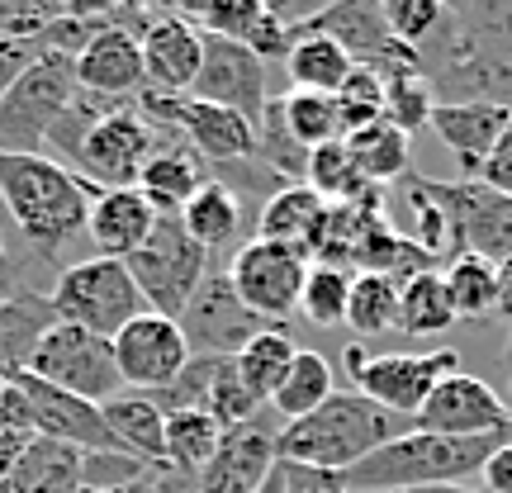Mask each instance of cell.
Masks as SVG:
<instances>
[{
	"mask_svg": "<svg viewBox=\"0 0 512 493\" xmlns=\"http://www.w3.org/2000/svg\"><path fill=\"white\" fill-rule=\"evenodd\" d=\"M437 105H498L512 114V0H456L418 48Z\"/></svg>",
	"mask_w": 512,
	"mask_h": 493,
	"instance_id": "obj_1",
	"label": "cell"
},
{
	"mask_svg": "<svg viewBox=\"0 0 512 493\" xmlns=\"http://www.w3.org/2000/svg\"><path fill=\"white\" fill-rule=\"evenodd\" d=\"M95 195H100L95 185H86L53 157L0 152V204L10 209L19 238L34 247L43 266H57L67 242L86 233Z\"/></svg>",
	"mask_w": 512,
	"mask_h": 493,
	"instance_id": "obj_2",
	"label": "cell"
},
{
	"mask_svg": "<svg viewBox=\"0 0 512 493\" xmlns=\"http://www.w3.org/2000/svg\"><path fill=\"white\" fill-rule=\"evenodd\" d=\"M413 432L408 418L384 413L380 403H370L356 389H337L318 413L280 427V460L290 465H309V470H328V475H347L351 465L375 456L380 446L394 437Z\"/></svg>",
	"mask_w": 512,
	"mask_h": 493,
	"instance_id": "obj_3",
	"label": "cell"
},
{
	"mask_svg": "<svg viewBox=\"0 0 512 493\" xmlns=\"http://www.w3.org/2000/svg\"><path fill=\"white\" fill-rule=\"evenodd\" d=\"M508 432L494 437H437V432H403L389 446H380L375 456L361 465H351L342 484L347 493H399V489H432V484H465L484 470V460L494 456Z\"/></svg>",
	"mask_w": 512,
	"mask_h": 493,
	"instance_id": "obj_4",
	"label": "cell"
},
{
	"mask_svg": "<svg viewBox=\"0 0 512 493\" xmlns=\"http://www.w3.org/2000/svg\"><path fill=\"white\" fill-rule=\"evenodd\" d=\"M48 304H53L57 323H72V328H86L95 337H119V332L143 318L147 304L133 275H128L124 261L114 256H86L76 266H62L48 290Z\"/></svg>",
	"mask_w": 512,
	"mask_h": 493,
	"instance_id": "obj_5",
	"label": "cell"
},
{
	"mask_svg": "<svg viewBox=\"0 0 512 493\" xmlns=\"http://www.w3.org/2000/svg\"><path fill=\"white\" fill-rule=\"evenodd\" d=\"M76 86V62L62 53H38L15 86L0 100V152H19V157H43V143L62 110L72 105Z\"/></svg>",
	"mask_w": 512,
	"mask_h": 493,
	"instance_id": "obj_6",
	"label": "cell"
},
{
	"mask_svg": "<svg viewBox=\"0 0 512 493\" xmlns=\"http://www.w3.org/2000/svg\"><path fill=\"white\" fill-rule=\"evenodd\" d=\"M342 366L356 394H366L370 403H380L384 413L408 418L418 413L427 394L437 389L446 375L460 370V351L456 347H437V351H389V356H366L361 342H351L342 351Z\"/></svg>",
	"mask_w": 512,
	"mask_h": 493,
	"instance_id": "obj_7",
	"label": "cell"
},
{
	"mask_svg": "<svg viewBox=\"0 0 512 493\" xmlns=\"http://www.w3.org/2000/svg\"><path fill=\"white\" fill-rule=\"evenodd\" d=\"M133 285L143 294L147 313L162 318H181V309L190 304V294L200 290V280L209 275L214 256L204 252L200 242L181 228V219H157L152 238L124 261Z\"/></svg>",
	"mask_w": 512,
	"mask_h": 493,
	"instance_id": "obj_8",
	"label": "cell"
},
{
	"mask_svg": "<svg viewBox=\"0 0 512 493\" xmlns=\"http://www.w3.org/2000/svg\"><path fill=\"white\" fill-rule=\"evenodd\" d=\"M299 34L337 38L356 67H366V72L384 76V81L418 67V48L394 38L380 0H337V5H323V10H304L299 19H290V38Z\"/></svg>",
	"mask_w": 512,
	"mask_h": 493,
	"instance_id": "obj_9",
	"label": "cell"
},
{
	"mask_svg": "<svg viewBox=\"0 0 512 493\" xmlns=\"http://www.w3.org/2000/svg\"><path fill=\"white\" fill-rule=\"evenodd\" d=\"M24 370L86 403H110L124 394L110 337H95V332L72 328V323H53V328L43 332Z\"/></svg>",
	"mask_w": 512,
	"mask_h": 493,
	"instance_id": "obj_10",
	"label": "cell"
},
{
	"mask_svg": "<svg viewBox=\"0 0 512 493\" xmlns=\"http://www.w3.org/2000/svg\"><path fill=\"white\" fill-rule=\"evenodd\" d=\"M162 143V128L147 124V114L133 100H119L100 124L86 133L72 171L95 190H133L147 157Z\"/></svg>",
	"mask_w": 512,
	"mask_h": 493,
	"instance_id": "obj_11",
	"label": "cell"
},
{
	"mask_svg": "<svg viewBox=\"0 0 512 493\" xmlns=\"http://www.w3.org/2000/svg\"><path fill=\"white\" fill-rule=\"evenodd\" d=\"M432 200L451 228V261L456 256H484V261H512V195H498L484 181H427Z\"/></svg>",
	"mask_w": 512,
	"mask_h": 493,
	"instance_id": "obj_12",
	"label": "cell"
},
{
	"mask_svg": "<svg viewBox=\"0 0 512 493\" xmlns=\"http://www.w3.org/2000/svg\"><path fill=\"white\" fill-rule=\"evenodd\" d=\"M304 275H309V256L280 247V242L252 238L228 256V280H233L238 299L271 328H285V318L299 313Z\"/></svg>",
	"mask_w": 512,
	"mask_h": 493,
	"instance_id": "obj_13",
	"label": "cell"
},
{
	"mask_svg": "<svg viewBox=\"0 0 512 493\" xmlns=\"http://www.w3.org/2000/svg\"><path fill=\"white\" fill-rule=\"evenodd\" d=\"M181 337L190 356H238L256 332H266L271 323H261L247 304L238 299L228 266H209V275L200 280V290L190 294V304L181 309Z\"/></svg>",
	"mask_w": 512,
	"mask_h": 493,
	"instance_id": "obj_14",
	"label": "cell"
},
{
	"mask_svg": "<svg viewBox=\"0 0 512 493\" xmlns=\"http://www.w3.org/2000/svg\"><path fill=\"white\" fill-rule=\"evenodd\" d=\"M10 384H15L19 403H24V413H29L34 437L72 446L81 456H119L100 403H86V399H76V394H67V389H53V384H43L38 375H29V370L10 375Z\"/></svg>",
	"mask_w": 512,
	"mask_h": 493,
	"instance_id": "obj_15",
	"label": "cell"
},
{
	"mask_svg": "<svg viewBox=\"0 0 512 493\" xmlns=\"http://www.w3.org/2000/svg\"><path fill=\"white\" fill-rule=\"evenodd\" d=\"M152 10L124 5V19L100 29V34L76 53V86L105 100H138L143 95V29Z\"/></svg>",
	"mask_w": 512,
	"mask_h": 493,
	"instance_id": "obj_16",
	"label": "cell"
},
{
	"mask_svg": "<svg viewBox=\"0 0 512 493\" xmlns=\"http://www.w3.org/2000/svg\"><path fill=\"white\" fill-rule=\"evenodd\" d=\"M512 413L503 394L489 380H479L470 370H456L427 394L413 413V432H437V437H494L508 432Z\"/></svg>",
	"mask_w": 512,
	"mask_h": 493,
	"instance_id": "obj_17",
	"label": "cell"
},
{
	"mask_svg": "<svg viewBox=\"0 0 512 493\" xmlns=\"http://www.w3.org/2000/svg\"><path fill=\"white\" fill-rule=\"evenodd\" d=\"M204 34V29H200ZM195 100L204 105H219V110L242 114L256 128V119L271 105V86H266V62L242 48L233 38L204 34V57H200V76H195Z\"/></svg>",
	"mask_w": 512,
	"mask_h": 493,
	"instance_id": "obj_18",
	"label": "cell"
},
{
	"mask_svg": "<svg viewBox=\"0 0 512 493\" xmlns=\"http://www.w3.org/2000/svg\"><path fill=\"white\" fill-rule=\"evenodd\" d=\"M110 347H114L119 380L133 394H157V389L181 380V370L190 366V347H185V337H181V323L162 318V313L133 318Z\"/></svg>",
	"mask_w": 512,
	"mask_h": 493,
	"instance_id": "obj_19",
	"label": "cell"
},
{
	"mask_svg": "<svg viewBox=\"0 0 512 493\" xmlns=\"http://www.w3.org/2000/svg\"><path fill=\"white\" fill-rule=\"evenodd\" d=\"M275 465H280V427L261 413V418L223 432L195 493H261Z\"/></svg>",
	"mask_w": 512,
	"mask_h": 493,
	"instance_id": "obj_20",
	"label": "cell"
},
{
	"mask_svg": "<svg viewBox=\"0 0 512 493\" xmlns=\"http://www.w3.org/2000/svg\"><path fill=\"white\" fill-rule=\"evenodd\" d=\"M143 91L152 95H190L200 76L204 34L181 10H152L143 29Z\"/></svg>",
	"mask_w": 512,
	"mask_h": 493,
	"instance_id": "obj_21",
	"label": "cell"
},
{
	"mask_svg": "<svg viewBox=\"0 0 512 493\" xmlns=\"http://www.w3.org/2000/svg\"><path fill=\"white\" fill-rule=\"evenodd\" d=\"M181 15L204 34L233 38L242 48H252L261 62L290 53V15L275 5H261V0H214V5H190Z\"/></svg>",
	"mask_w": 512,
	"mask_h": 493,
	"instance_id": "obj_22",
	"label": "cell"
},
{
	"mask_svg": "<svg viewBox=\"0 0 512 493\" xmlns=\"http://www.w3.org/2000/svg\"><path fill=\"white\" fill-rule=\"evenodd\" d=\"M157 228V209L143 200V190H100L91 204V223H86V238L95 242V256H114L128 261Z\"/></svg>",
	"mask_w": 512,
	"mask_h": 493,
	"instance_id": "obj_23",
	"label": "cell"
},
{
	"mask_svg": "<svg viewBox=\"0 0 512 493\" xmlns=\"http://www.w3.org/2000/svg\"><path fill=\"white\" fill-rule=\"evenodd\" d=\"M209 181V166L190 152V147L176 138V133H166L157 152L147 157L143 176H138V190H143V200L157 209V219H181V209L195 200V190Z\"/></svg>",
	"mask_w": 512,
	"mask_h": 493,
	"instance_id": "obj_24",
	"label": "cell"
},
{
	"mask_svg": "<svg viewBox=\"0 0 512 493\" xmlns=\"http://www.w3.org/2000/svg\"><path fill=\"white\" fill-rule=\"evenodd\" d=\"M512 124L508 110L498 105H437L427 128L437 133L441 143L456 152V162L465 166V181H475L484 157L494 152V143L503 138V128Z\"/></svg>",
	"mask_w": 512,
	"mask_h": 493,
	"instance_id": "obj_25",
	"label": "cell"
},
{
	"mask_svg": "<svg viewBox=\"0 0 512 493\" xmlns=\"http://www.w3.org/2000/svg\"><path fill=\"white\" fill-rule=\"evenodd\" d=\"M100 413L110 422V437H114V446H119V456L162 470L166 465V413L157 403L147 399V394L124 389L119 399L100 403Z\"/></svg>",
	"mask_w": 512,
	"mask_h": 493,
	"instance_id": "obj_26",
	"label": "cell"
},
{
	"mask_svg": "<svg viewBox=\"0 0 512 493\" xmlns=\"http://www.w3.org/2000/svg\"><path fill=\"white\" fill-rule=\"evenodd\" d=\"M181 228L190 238L200 242L204 252L219 261V252H238L242 247V195L233 185H223L219 176H209V181L195 190V200L181 209Z\"/></svg>",
	"mask_w": 512,
	"mask_h": 493,
	"instance_id": "obj_27",
	"label": "cell"
},
{
	"mask_svg": "<svg viewBox=\"0 0 512 493\" xmlns=\"http://www.w3.org/2000/svg\"><path fill=\"white\" fill-rule=\"evenodd\" d=\"M323 214H328V204L318 200L309 185H304V181H285L280 190H271V200H261V214H256V238L304 252V247H309V238L318 233Z\"/></svg>",
	"mask_w": 512,
	"mask_h": 493,
	"instance_id": "obj_28",
	"label": "cell"
},
{
	"mask_svg": "<svg viewBox=\"0 0 512 493\" xmlns=\"http://www.w3.org/2000/svg\"><path fill=\"white\" fill-rule=\"evenodd\" d=\"M332 394H337L332 361L323 356V351H304V347H299V356L290 361L285 380H280V389H275V399L266 403V408H271L275 418H285L280 427H290V422L318 413V408H323Z\"/></svg>",
	"mask_w": 512,
	"mask_h": 493,
	"instance_id": "obj_29",
	"label": "cell"
},
{
	"mask_svg": "<svg viewBox=\"0 0 512 493\" xmlns=\"http://www.w3.org/2000/svg\"><path fill=\"white\" fill-rule=\"evenodd\" d=\"M285 72H290V91H313V95H337V86L356 72V62L347 48L328 34H299L290 38L285 53Z\"/></svg>",
	"mask_w": 512,
	"mask_h": 493,
	"instance_id": "obj_30",
	"label": "cell"
},
{
	"mask_svg": "<svg viewBox=\"0 0 512 493\" xmlns=\"http://www.w3.org/2000/svg\"><path fill=\"white\" fill-rule=\"evenodd\" d=\"M53 323H57V313L48 304V294L19 290L15 299H5L0 304V370L19 375V370L29 366L38 337L53 328Z\"/></svg>",
	"mask_w": 512,
	"mask_h": 493,
	"instance_id": "obj_31",
	"label": "cell"
},
{
	"mask_svg": "<svg viewBox=\"0 0 512 493\" xmlns=\"http://www.w3.org/2000/svg\"><path fill=\"white\" fill-rule=\"evenodd\" d=\"M304 185H309L313 195L323 204H366V200H384L380 185H370L356 162H351L347 143L337 138V143H323L309 152V171H304Z\"/></svg>",
	"mask_w": 512,
	"mask_h": 493,
	"instance_id": "obj_32",
	"label": "cell"
},
{
	"mask_svg": "<svg viewBox=\"0 0 512 493\" xmlns=\"http://www.w3.org/2000/svg\"><path fill=\"white\" fill-rule=\"evenodd\" d=\"M294 356H299V347H294L290 328H266L233 356V366H238V380L247 384V394L266 408V403L275 399V389H280V380H285V370H290Z\"/></svg>",
	"mask_w": 512,
	"mask_h": 493,
	"instance_id": "obj_33",
	"label": "cell"
},
{
	"mask_svg": "<svg viewBox=\"0 0 512 493\" xmlns=\"http://www.w3.org/2000/svg\"><path fill=\"white\" fill-rule=\"evenodd\" d=\"M342 143H347L351 162H356V171H361L370 185H389V181H399V176H408V152H413V138L399 133L389 119L361 128V133H347Z\"/></svg>",
	"mask_w": 512,
	"mask_h": 493,
	"instance_id": "obj_34",
	"label": "cell"
},
{
	"mask_svg": "<svg viewBox=\"0 0 512 493\" xmlns=\"http://www.w3.org/2000/svg\"><path fill=\"white\" fill-rule=\"evenodd\" d=\"M223 441V427L209 413H166V470H176V475L195 479L200 484L204 465L214 460Z\"/></svg>",
	"mask_w": 512,
	"mask_h": 493,
	"instance_id": "obj_35",
	"label": "cell"
},
{
	"mask_svg": "<svg viewBox=\"0 0 512 493\" xmlns=\"http://www.w3.org/2000/svg\"><path fill=\"white\" fill-rule=\"evenodd\" d=\"M456 323V309L446 299L441 271H422L408 275L399 285V332L403 337H441Z\"/></svg>",
	"mask_w": 512,
	"mask_h": 493,
	"instance_id": "obj_36",
	"label": "cell"
},
{
	"mask_svg": "<svg viewBox=\"0 0 512 493\" xmlns=\"http://www.w3.org/2000/svg\"><path fill=\"white\" fill-rule=\"evenodd\" d=\"M347 328L356 332V337H380V332L399 328V280L375 275V271L351 275Z\"/></svg>",
	"mask_w": 512,
	"mask_h": 493,
	"instance_id": "obj_37",
	"label": "cell"
},
{
	"mask_svg": "<svg viewBox=\"0 0 512 493\" xmlns=\"http://www.w3.org/2000/svg\"><path fill=\"white\" fill-rule=\"evenodd\" d=\"M441 285H446L456 318H489L498 294V266L484 256H456V261H446Z\"/></svg>",
	"mask_w": 512,
	"mask_h": 493,
	"instance_id": "obj_38",
	"label": "cell"
},
{
	"mask_svg": "<svg viewBox=\"0 0 512 493\" xmlns=\"http://www.w3.org/2000/svg\"><path fill=\"white\" fill-rule=\"evenodd\" d=\"M351 275H356V271H342V266H323V261H309V275H304V294H299V313L309 318L313 328H337V323H347Z\"/></svg>",
	"mask_w": 512,
	"mask_h": 493,
	"instance_id": "obj_39",
	"label": "cell"
},
{
	"mask_svg": "<svg viewBox=\"0 0 512 493\" xmlns=\"http://www.w3.org/2000/svg\"><path fill=\"white\" fill-rule=\"evenodd\" d=\"M280 114H285V128L294 133V143L304 147V152L342 138V124H337V105H332V95L290 91V95H280Z\"/></svg>",
	"mask_w": 512,
	"mask_h": 493,
	"instance_id": "obj_40",
	"label": "cell"
},
{
	"mask_svg": "<svg viewBox=\"0 0 512 493\" xmlns=\"http://www.w3.org/2000/svg\"><path fill=\"white\" fill-rule=\"evenodd\" d=\"M432 110H437V100H432V86H427V76H422L418 67L384 81V119L399 128V133L413 138L418 128H427Z\"/></svg>",
	"mask_w": 512,
	"mask_h": 493,
	"instance_id": "obj_41",
	"label": "cell"
},
{
	"mask_svg": "<svg viewBox=\"0 0 512 493\" xmlns=\"http://www.w3.org/2000/svg\"><path fill=\"white\" fill-rule=\"evenodd\" d=\"M332 105H337L342 138H347V133H361V128H370V124H380V119H384V76L366 72V67H356V72L337 86Z\"/></svg>",
	"mask_w": 512,
	"mask_h": 493,
	"instance_id": "obj_42",
	"label": "cell"
},
{
	"mask_svg": "<svg viewBox=\"0 0 512 493\" xmlns=\"http://www.w3.org/2000/svg\"><path fill=\"white\" fill-rule=\"evenodd\" d=\"M441 15H446L441 0H389V5H384V19H389L394 38L408 43V48H422L427 38L437 34Z\"/></svg>",
	"mask_w": 512,
	"mask_h": 493,
	"instance_id": "obj_43",
	"label": "cell"
},
{
	"mask_svg": "<svg viewBox=\"0 0 512 493\" xmlns=\"http://www.w3.org/2000/svg\"><path fill=\"white\" fill-rule=\"evenodd\" d=\"M29 441H34V427H29V413H24L15 384H10V394L0 399V479L15 470V460L24 456Z\"/></svg>",
	"mask_w": 512,
	"mask_h": 493,
	"instance_id": "obj_44",
	"label": "cell"
},
{
	"mask_svg": "<svg viewBox=\"0 0 512 493\" xmlns=\"http://www.w3.org/2000/svg\"><path fill=\"white\" fill-rule=\"evenodd\" d=\"M280 493H347V484H342V475L280 460Z\"/></svg>",
	"mask_w": 512,
	"mask_h": 493,
	"instance_id": "obj_45",
	"label": "cell"
},
{
	"mask_svg": "<svg viewBox=\"0 0 512 493\" xmlns=\"http://www.w3.org/2000/svg\"><path fill=\"white\" fill-rule=\"evenodd\" d=\"M475 181H484L489 190H498V195H512V124L503 128V138L494 143V152L484 157Z\"/></svg>",
	"mask_w": 512,
	"mask_h": 493,
	"instance_id": "obj_46",
	"label": "cell"
},
{
	"mask_svg": "<svg viewBox=\"0 0 512 493\" xmlns=\"http://www.w3.org/2000/svg\"><path fill=\"white\" fill-rule=\"evenodd\" d=\"M38 57V38H0V100L15 86V76Z\"/></svg>",
	"mask_w": 512,
	"mask_h": 493,
	"instance_id": "obj_47",
	"label": "cell"
},
{
	"mask_svg": "<svg viewBox=\"0 0 512 493\" xmlns=\"http://www.w3.org/2000/svg\"><path fill=\"white\" fill-rule=\"evenodd\" d=\"M479 484H484V493H512V441H503L494 456L484 460Z\"/></svg>",
	"mask_w": 512,
	"mask_h": 493,
	"instance_id": "obj_48",
	"label": "cell"
},
{
	"mask_svg": "<svg viewBox=\"0 0 512 493\" xmlns=\"http://www.w3.org/2000/svg\"><path fill=\"white\" fill-rule=\"evenodd\" d=\"M19 290H24V280H19L15 256H10V247H5V233H0V304H5V299H15Z\"/></svg>",
	"mask_w": 512,
	"mask_h": 493,
	"instance_id": "obj_49",
	"label": "cell"
},
{
	"mask_svg": "<svg viewBox=\"0 0 512 493\" xmlns=\"http://www.w3.org/2000/svg\"><path fill=\"white\" fill-rule=\"evenodd\" d=\"M494 313L512 323V261L498 266V294H494Z\"/></svg>",
	"mask_w": 512,
	"mask_h": 493,
	"instance_id": "obj_50",
	"label": "cell"
},
{
	"mask_svg": "<svg viewBox=\"0 0 512 493\" xmlns=\"http://www.w3.org/2000/svg\"><path fill=\"white\" fill-rule=\"evenodd\" d=\"M399 493H475L470 484H432V489H399Z\"/></svg>",
	"mask_w": 512,
	"mask_h": 493,
	"instance_id": "obj_51",
	"label": "cell"
},
{
	"mask_svg": "<svg viewBox=\"0 0 512 493\" xmlns=\"http://www.w3.org/2000/svg\"><path fill=\"white\" fill-rule=\"evenodd\" d=\"M503 375H508V413H512V332H508V347H503Z\"/></svg>",
	"mask_w": 512,
	"mask_h": 493,
	"instance_id": "obj_52",
	"label": "cell"
}]
</instances>
